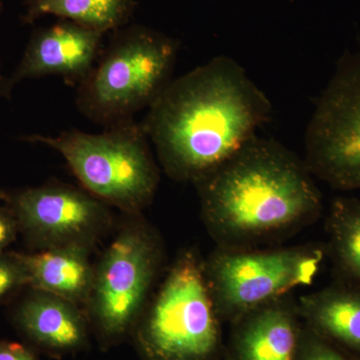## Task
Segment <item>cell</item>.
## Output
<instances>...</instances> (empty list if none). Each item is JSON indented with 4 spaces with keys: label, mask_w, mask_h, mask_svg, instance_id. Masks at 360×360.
<instances>
[{
    "label": "cell",
    "mask_w": 360,
    "mask_h": 360,
    "mask_svg": "<svg viewBox=\"0 0 360 360\" xmlns=\"http://www.w3.org/2000/svg\"><path fill=\"white\" fill-rule=\"evenodd\" d=\"M271 113L245 68L220 56L172 80L141 125L165 174L195 184L257 135Z\"/></svg>",
    "instance_id": "1"
},
{
    "label": "cell",
    "mask_w": 360,
    "mask_h": 360,
    "mask_svg": "<svg viewBox=\"0 0 360 360\" xmlns=\"http://www.w3.org/2000/svg\"><path fill=\"white\" fill-rule=\"evenodd\" d=\"M193 184L217 246L255 248L314 224L323 210L304 160L257 135Z\"/></svg>",
    "instance_id": "2"
},
{
    "label": "cell",
    "mask_w": 360,
    "mask_h": 360,
    "mask_svg": "<svg viewBox=\"0 0 360 360\" xmlns=\"http://www.w3.org/2000/svg\"><path fill=\"white\" fill-rule=\"evenodd\" d=\"M179 49L176 39L146 26L115 30L77 86L78 110L104 129L134 120L135 113L150 108L174 80Z\"/></svg>",
    "instance_id": "3"
},
{
    "label": "cell",
    "mask_w": 360,
    "mask_h": 360,
    "mask_svg": "<svg viewBox=\"0 0 360 360\" xmlns=\"http://www.w3.org/2000/svg\"><path fill=\"white\" fill-rule=\"evenodd\" d=\"M22 139L58 151L87 193L125 213L139 214L155 196L160 172L148 135L134 120L101 134L70 129L56 136L33 134Z\"/></svg>",
    "instance_id": "4"
},
{
    "label": "cell",
    "mask_w": 360,
    "mask_h": 360,
    "mask_svg": "<svg viewBox=\"0 0 360 360\" xmlns=\"http://www.w3.org/2000/svg\"><path fill=\"white\" fill-rule=\"evenodd\" d=\"M220 323L203 260L186 250L172 264L131 336L141 360H220Z\"/></svg>",
    "instance_id": "5"
},
{
    "label": "cell",
    "mask_w": 360,
    "mask_h": 360,
    "mask_svg": "<svg viewBox=\"0 0 360 360\" xmlns=\"http://www.w3.org/2000/svg\"><path fill=\"white\" fill-rule=\"evenodd\" d=\"M326 245L276 250L217 246L203 260L206 283L220 321L234 323L248 312L314 283Z\"/></svg>",
    "instance_id": "6"
},
{
    "label": "cell",
    "mask_w": 360,
    "mask_h": 360,
    "mask_svg": "<svg viewBox=\"0 0 360 360\" xmlns=\"http://www.w3.org/2000/svg\"><path fill=\"white\" fill-rule=\"evenodd\" d=\"M160 260V238L137 220L125 225L103 253L94 267L86 314L101 347L118 345L132 335Z\"/></svg>",
    "instance_id": "7"
},
{
    "label": "cell",
    "mask_w": 360,
    "mask_h": 360,
    "mask_svg": "<svg viewBox=\"0 0 360 360\" xmlns=\"http://www.w3.org/2000/svg\"><path fill=\"white\" fill-rule=\"evenodd\" d=\"M314 176L340 191L360 189V41L322 91L305 134Z\"/></svg>",
    "instance_id": "8"
},
{
    "label": "cell",
    "mask_w": 360,
    "mask_h": 360,
    "mask_svg": "<svg viewBox=\"0 0 360 360\" xmlns=\"http://www.w3.org/2000/svg\"><path fill=\"white\" fill-rule=\"evenodd\" d=\"M20 232L40 250L91 248L111 224L110 205L86 191L59 182L7 195Z\"/></svg>",
    "instance_id": "9"
},
{
    "label": "cell",
    "mask_w": 360,
    "mask_h": 360,
    "mask_svg": "<svg viewBox=\"0 0 360 360\" xmlns=\"http://www.w3.org/2000/svg\"><path fill=\"white\" fill-rule=\"evenodd\" d=\"M104 33L63 20L33 33L20 65L0 79V96L8 97L25 79L56 75L78 86L89 77L101 53Z\"/></svg>",
    "instance_id": "10"
},
{
    "label": "cell",
    "mask_w": 360,
    "mask_h": 360,
    "mask_svg": "<svg viewBox=\"0 0 360 360\" xmlns=\"http://www.w3.org/2000/svg\"><path fill=\"white\" fill-rule=\"evenodd\" d=\"M227 360H296L303 322L288 296L248 312L231 324Z\"/></svg>",
    "instance_id": "11"
},
{
    "label": "cell",
    "mask_w": 360,
    "mask_h": 360,
    "mask_svg": "<svg viewBox=\"0 0 360 360\" xmlns=\"http://www.w3.org/2000/svg\"><path fill=\"white\" fill-rule=\"evenodd\" d=\"M13 321L32 347L53 356L75 354L89 345L87 315L79 305L56 295L32 290L16 309Z\"/></svg>",
    "instance_id": "12"
},
{
    "label": "cell",
    "mask_w": 360,
    "mask_h": 360,
    "mask_svg": "<svg viewBox=\"0 0 360 360\" xmlns=\"http://www.w3.org/2000/svg\"><path fill=\"white\" fill-rule=\"evenodd\" d=\"M296 303L305 326L360 360V288L338 281Z\"/></svg>",
    "instance_id": "13"
},
{
    "label": "cell",
    "mask_w": 360,
    "mask_h": 360,
    "mask_svg": "<svg viewBox=\"0 0 360 360\" xmlns=\"http://www.w3.org/2000/svg\"><path fill=\"white\" fill-rule=\"evenodd\" d=\"M89 250L70 245L30 255L18 253L25 269L28 288L65 298L79 307L87 304L94 276Z\"/></svg>",
    "instance_id": "14"
},
{
    "label": "cell",
    "mask_w": 360,
    "mask_h": 360,
    "mask_svg": "<svg viewBox=\"0 0 360 360\" xmlns=\"http://www.w3.org/2000/svg\"><path fill=\"white\" fill-rule=\"evenodd\" d=\"M136 6L135 0H25L22 22L54 15L105 34L129 25Z\"/></svg>",
    "instance_id": "15"
},
{
    "label": "cell",
    "mask_w": 360,
    "mask_h": 360,
    "mask_svg": "<svg viewBox=\"0 0 360 360\" xmlns=\"http://www.w3.org/2000/svg\"><path fill=\"white\" fill-rule=\"evenodd\" d=\"M326 257L338 281L360 288V200L336 198L326 220Z\"/></svg>",
    "instance_id": "16"
},
{
    "label": "cell",
    "mask_w": 360,
    "mask_h": 360,
    "mask_svg": "<svg viewBox=\"0 0 360 360\" xmlns=\"http://www.w3.org/2000/svg\"><path fill=\"white\" fill-rule=\"evenodd\" d=\"M296 360H359L303 323Z\"/></svg>",
    "instance_id": "17"
},
{
    "label": "cell",
    "mask_w": 360,
    "mask_h": 360,
    "mask_svg": "<svg viewBox=\"0 0 360 360\" xmlns=\"http://www.w3.org/2000/svg\"><path fill=\"white\" fill-rule=\"evenodd\" d=\"M27 286V277L18 253L0 252V303Z\"/></svg>",
    "instance_id": "18"
},
{
    "label": "cell",
    "mask_w": 360,
    "mask_h": 360,
    "mask_svg": "<svg viewBox=\"0 0 360 360\" xmlns=\"http://www.w3.org/2000/svg\"><path fill=\"white\" fill-rule=\"evenodd\" d=\"M18 232V220L11 208L0 206V252L15 240Z\"/></svg>",
    "instance_id": "19"
},
{
    "label": "cell",
    "mask_w": 360,
    "mask_h": 360,
    "mask_svg": "<svg viewBox=\"0 0 360 360\" xmlns=\"http://www.w3.org/2000/svg\"><path fill=\"white\" fill-rule=\"evenodd\" d=\"M0 360H39L34 350L15 341L0 340Z\"/></svg>",
    "instance_id": "20"
},
{
    "label": "cell",
    "mask_w": 360,
    "mask_h": 360,
    "mask_svg": "<svg viewBox=\"0 0 360 360\" xmlns=\"http://www.w3.org/2000/svg\"><path fill=\"white\" fill-rule=\"evenodd\" d=\"M7 194L4 193V191H0V200H6Z\"/></svg>",
    "instance_id": "21"
},
{
    "label": "cell",
    "mask_w": 360,
    "mask_h": 360,
    "mask_svg": "<svg viewBox=\"0 0 360 360\" xmlns=\"http://www.w3.org/2000/svg\"><path fill=\"white\" fill-rule=\"evenodd\" d=\"M2 11V0H0V13H1Z\"/></svg>",
    "instance_id": "22"
},
{
    "label": "cell",
    "mask_w": 360,
    "mask_h": 360,
    "mask_svg": "<svg viewBox=\"0 0 360 360\" xmlns=\"http://www.w3.org/2000/svg\"><path fill=\"white\" fill-rule=\"evenodd\" d=\"M220 360H222V359H220ZM224 360H227V359H226V357H224Z\"/></svg>",
    "instance_id": "23"
},
{
    "label": "cell",
    "mask_w": 360,
    "mask_h": 360,
    "mask_svg": "<svg viewBox=\"0 0 360 360\" xmlns=\"http://www.w3.org/2000/svg\"><path fill=\"white\" fill-rule=\"evenodd\" d=\"M0 78H1V77H0Z\"/></svg>",
    "instance_id": "24"
}]
</instances>
